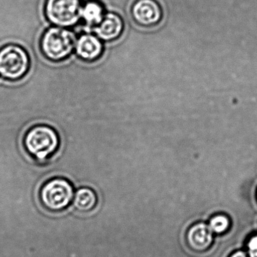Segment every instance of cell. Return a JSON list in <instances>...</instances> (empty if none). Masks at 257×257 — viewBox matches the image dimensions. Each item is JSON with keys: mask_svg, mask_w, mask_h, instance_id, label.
<instances>
[{"mask_svg": "<svg viewBox=\"0 0 257 257\" xmlns=\"http://www.w3.org/2000/svg\"><path fill=\"white\" fill-rule=\"evenodd\" d=\"M23 144L25 151L34 161L44 164L59 150V135L51 126L36 124L25 133Z\"/></svg>", "mask_w": 257, "mask_h": 257, "instance_id": "1", "label": "cell"}, {"mask_svg": "<svg viewBox=\"0 0 257 257\" xmlns=\"http://www.w3.org/2000/svg\"><path fill=\"white\" fill-rule=\"evenodd\" d=\"M76 34L67 28L52 27L46 30L40 42L43 56L52 62H61L70 56L76 44Z\"/></svg>", "mask_w": 257, "mask_h": 257, "instance_id": "2", "label": "cell"}, {"mask_svg": "<svg viewBox=\"0 0 257 257\" xmlns=\"http://www.w3.org/2000/svg\"><path fill=\"white\" fill-rule=\"evenodd\" d=\"M74 187L64 177L46 180L40 189L39 200L43 208L51 213H61L70 207L74 198Z\"/></svg>", "mask_w": 257, "mask_h": 257, "instance_id": "3", "label": "cell"}, {"mask_svg": "<svg viewBox=\"0 0 257 257\" xmlns=\"http://www.w3.org/2000/svg\"><path fill=\"white\" fill-rule=\"evenodd\" d=\"M31 67L28 52L21 46L8 44L0 49V76L16 82L26 76Z\"/></svg>", "mask_w": 257, "mask_h": 257, "instance_id": "4", "label": "cell"}, {"mask_svg": "<svg viewBox=\"0 0 257 257\" xmlns=\"http://www.w3.org/2000/svg\"><path fill=\"white\" fill-rule=\"evenodd\" d=\"M82 8L80 0H46L45 16L54 26L70 28L80 22Z\"/></svg>", "mask_w": 257, "mask_h": 257, "instance_id": "5", "label": "cell"}, {"mask_svg": "<svg viewBox=\"0 0 257 257\" xmlns=\"http://www.w3.org/2000/svg\"><path fill=\"white\" fill-rule=\"evenodd\" d=\"M130 16L138 27L150 29L162 23L164 10L158 0H134L130 7Z\"/></svg>", "mask_w": 257, "mask_h": 257, "instance_id": "6", "label": "cell"}, {"mask_svg": "<svg viewBox=\"0 0 257 257\" xmlns=\"http://www.w3.org/2000/svg\"><path fill=\"white\" fill-rule=\"evenodd\" d=\"M76 55L85 62H95L101 58L104 51L103 42L94 34H85L76 40Z\"/></svg>", "mask_w": 257, "mask_h": 257, "instance_id": "7", "label": "cell"}, {"mask_svg": "<svg viewBox=\"0 0 257 257\" xmlns=\"http://www.w3.org/2000/svg\"><path fill=\"white\" fill-rule=\"evenodd\" d=\"M124 22L122 18L116 13L105 14L103 20L94 27V31L99 39L104 42H114L122 36Z\"/></svg>", "mask_w": 257, "mask_h": 257, "instance_id": "8", "label": "cell"}, {"mask_svg": "<svg viewBox=\"0 0 257 257\" xmlns=\"http://www.w3.org/2000/svg\"><path fill=\"white\" fill-rule=\"evenodd\" d=\"M213 234L208 224L198 222L188 229L186 236V243L188 246L195 252H205L213 244Z\"/></svg>", "mask_w": 257, "mask_h": 257, "instance_id": "9", "label": "cell"}, {"mask_svg": "<svg viewBox=\"0 0 257 257\" xmlns=\"http://www.w3.org/2000/svg\"><path fill=\"white\" fill-rule=\"evenodd\" d=\"M98 202L97 194L91 188L82 187L75 192L73 204L77 211L89 213L96 208Z\"/></svg>", "mask_w": 257, "mask_h": 257, "instance_id": "10", "label": "cell"}, {"mask_svg": "<svg viewBox=\"0 0 257 257\" xmlns=\"http://www.w3.org/2000/svg\"><path fill=\"white\" fill-rule=\"evenodd\" d=\"M105 10L102 4L96 0H90L82 6L81 19L88 26L94 28L104 17Z\"/></svg>", "mask_w": 257, "mask_h": 257, "instance_id": "11", "label": "cell"}, {"mask_svg": "<svg viewBox=\"0 0 257 257\" xmlns=\"http://www.w3.org/2000/svg\"><path fill=\"white\" fill-rule=\"evenodd\" d=\"M213 234H225L231 227L229 217L225 214H216L212 216L208 224Z\"/></svg>", "mask_w": 257, "mask_h": 257, "instance_id": "12", "label": "cell"}, {"mask_svg": "<svg viewBox=\"0 0 257 257\" xmlns=\"http://www.w3.org/2000/svg\"><path fill=\"white\" fill-rule=\"evenodd\" d=\"M246 253L249 257H257V233L252 234L246 240Z\"/></svg>", "mask_w": 257, "mask_h": 257, "instance_id": "13", "label": "cell"}, {"mask_svg": "<svg viewBox=\"0 0 257 257\" xmlns=\"http://www.w3.org/2000/svg\"><path fill=\"white\" fill-rule=\"evenodd\" d=\"M229 257H249L246 252L243 251L238 250L237 252H233Z\"/></svg>", "mask_w": 257, "mask_h": 257, "instance_id": "14", "label": "cell"}, {"mask_svg": "<svg viewBox=\"0 0 257 257\" xmlns=\"http://www.w3.org/2000/svg\"><path fill=\"white\" fill-rule=\"evenodd\" d=\"M256 199H257V192H256Z\"/></svg>", "mask_w": 257, "mask_h": 257, "instance_id": "15", "label": "cell"}]
</instances>
